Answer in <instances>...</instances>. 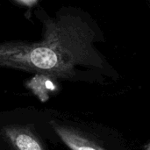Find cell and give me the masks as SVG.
I'll return each instance as SVG.
<instances>
[{
    "mask_svg": "<svg viewBox=\"0 0 150 150\" xmlns=\"http://www.w3.org/2000/svg\"><path fill=\"white\" fill-rule=\"evenodd\" d=\"M43 26L40 40L0 41V67L61 79L76 78L82 69L114 73L97 47L103 33L87 13L63 12L44 19Z\"/></svg>",
    "mask_w": 150,
    "mask_h": 150,
    "instance_id": "cell-1",
    "label": "cell"
},
{
    "mask_svg": "<svg viewBox=\"0 0 150 150\" xmlns=\"http://www.w3.org/2000/svg\"><path fill=\"white\" fill-rule=\"evenodd\" d=\"M3 134L16 150H46L39 139L26 127L7 126L3 128Z\"/></svg>",
    "mask_w": 150,
    "mask_h": 150,
    "instance_id": "cell-2",
    "label": "cell"
},
{
    "mask_svg": "<svg viewBox=\"0 0 150 150\" xmlns=\"http://www.w3.org/2000/svg\"><path fill=\"white\" fill-rule=\"evenodd\" d=\"M51 126L59 138L70 150H106L72 127L54 121L51 122Z\"/></svg>",
    "mask_w": 150,
    "mask_h": 150,
    "instance_id": "cell-3",
    "label": "cell"
},
{
    "mask_svg": "<svg viewBox=\"0 0 150 150\" xmlns=\"http://www.w3.org/2000/svg\"><path fill=\"white\" fill-rule=\"evenodd\" d=\"M20 1L26 4H33L35 2V0H20Z\"/></svg>",
    "mask_w": 150,
    "mask_h": 150,
    "instance_id": "cell-4",
    "label": "cell"
},
{
    "mask_svg": "<svg viewBox=\"0 0 150 150\" xmlns=\"http://www.w3.org/2000/svg\"><path fill=\"white\" fill-rule=\"evenodd\" d=\"M145 2L147 3V4H148V6L149 7V9H150V0H145Z\"/></svg>",
    "mask_w": 150,
    "mask_h": 150,
    "instance_id": "cell-5",
    "label": "cell"
},
{
    "mask_svg": "<svg viewBox=\"0 0 150 150\" xmlns=\"http://www.w3.org/2000/svg\"><path fill=\"white\" fill-rule=\"evenodd\" d=\"M146 150H150V143L146 147Z\"/></svg>",
    "mask_w": 150,
    "mask_h": 150,
    "instance_id": "cell-6",
    "label": "cell"
}]
</instances>
